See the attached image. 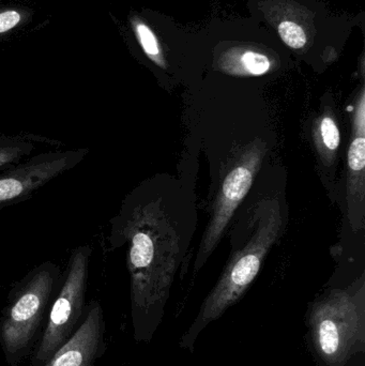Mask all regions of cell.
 <instances>
[{
    "instance_id": "obj_1",
    "label": "cell",
    "mask_w": 365,
    "mask_h": 366,
    "mask_svg": "<svg viewBox=\"0 0 365 366\" xmlns=\"http://www.w3.org/2000/svg\"><path fill=\"white\" fill-rule=\"evenodd\" d=\"M109 243L111 249L128 244L133 337L150 343L162 324L179 262L177 232L160 204L139 189L111 219Z\"/></svg>"
},
{
    "instance_id": "obj_2",
    "label": "cell",
    "mask_w": 365,
    "mask_h": 366,
    "mask_svg": "<svg viewBox=\"0 0 365 366\" xmlns=\"http://www.w3.org/2000/svg\"><path fill=\"white\" fill-rule=\"evenodd\" d=\"M306 343L317 366H365V284L332 287L309 305Z\"/></svg>"
},
{
    "instance_id": "obj_3",
    "label": "cell",
    "mask_w": 365,
    "mask_h": 366,
    "mask_svg": "<svg viewBox=\"0 0 365 366\" xmlns=\"http://www.w3.org/2000/svg\"><path fill=\"white\" fill-rule=\"evenodd\" d=\"M282 226L280 204L276 198L259 204V219L250 241L234 254L221 274L218 283L206 297L196 318L184 333L179 347L194 352L201 333L242 298L259 275L264 259L278 239Z\"/></svg>"
},
{
    "instance_id": "obj_4",
    "label": "cell",
    "mask_w": 365,
    "mask_h": 366,
    "mask_svg": "<svg viewBox=\"0 0 365 366\" xmlns=\"http://www.w3.org/2000/svg\"><path fill=\"white\" fill-rule=\"evenodd\" d=\"M61 277L60 267L46 260L9 292L0 313V348L8 366H19L31 357Z\"/></svg>"
},
{
    "instance_id": "obj_5",
    "label": "cell",
    "mask_w": 365,
    "mask_h": 366,
    "mask_svg": "<svg viewBox=\"0 0 365 366\" xmlns=\"http://www.w3.org/2000/svg\"><path fill=\"white\" fill-rule=\"evenodd\" d=\"M91 255V247L87 244L79 245L71 252L41 337L30 357V366H42L49 361L81 322L87 305L86 292Z\"/></svg>"
},
{
    "instance_id": "obj_6",
    "label": "cell",
    "mask_w": 365,
    "mask_h": 366,
    "mask_svg": "<svg viewBox=\"0 0 365 366\" xmlns=\"http://www.w3.org/2000/svg\"><path fill=\"white\" fill-rule=\"evenodd\" d=\"M266 152L267 148L265 143L259 139L252 142L242 150L235 164L227 173L216 197L211 219L199 247L195 262L196 272L201 270V267L207 262L220 242L225 228L231 222L236 209L248 195L255 176L265 158Z\"/></svg>"
},
{
    "instance_id": "obj_7",
    "label": "cell",
    "mask_w": 365,
    "mask_h": 366,
    "mask_svg": "<svg viewBox=\"0 0 365 366\" xmlns=\"http://www.w3.org/2000/svg\"><path fill=\"white\" fill-rule=\"evenodd\" d=\"M88 154L87 148H56L0 172V209L29 199L39 189L76 167Z\"/></svg>"
},
{
    "instance_id": "obj_8",
    "label": "cell",
    "mask_w": 365,
    "mask_h": 366,
    "mask_svg": "<svg viewBox=\"0 0 365 366\" xmlns=\"http://www.w3.org/2000/svg\"><path fill=\"white\" fill-rule=\"evenodd\" d=\"M106 350L104 311L98 300H91L76 330L42 366H98Z\"/></svg>"
},
{
    "instance_id": "obj_9",
    "label": "cell",
    "mask_w": 365,
    "mask_h": 366,
    "mask_svg": "<svg viewBox=\"0 0 365 366\" xmlns=\"http://www.w3.org/2000/svg\"><path fill=\"white\" fill-rule=\"evenodd\" d=\"M365 137L353 135L347 152V204L351 227L359 232L364 226Z\"/></svg>"
},
{
    "instance_id": "obj_10",
    "label": "cell",
    "mask_w": 365,
    "mask_h": 366,
    "mask_svg": "<svg viewBox=\"0 0 365 366\" xmlns=\"http://www.w3.org/2000/svg\"><path fill=\"white\" fill-rule=\"evenodd\" d=\"M276 12L268 16L271 25L276 28L283 42L294 51H304L311 45L313 38L312 25L309 23L308 16H300L301 9L291 6H281L274 8Z\"/></svg>"
},
{
    "instance_id": "obj_11",
    "label": "cell",
    "mask_w": 365,
    "mask_h": 366,
    "mask_svg": "<svg viewBox=\"0 0 365 366\" xmlns=\"http://www.w3.org/2000/svg\"><path fill=\"white\" fill-rule=\"evenodd\" d=\"M39 143L60 147V142L51 141L31 133L1 134L0 133V172L23 162L31 156Z\"/></svg>"
},
{
    "instance_id": "obj_12",
    "label": "cell",
    "mask_w": 365,
    "mask_h": 366,
    "mask_svg": "<svg viewBox=\"0 0 365 366\" xmlns=\"http://www.w3.org/2000/svg\"><path fill=\"white\" fill-rule=\"evenodd\" d=\"M220 70L237 76H259L269 72L272 62L266 54L252 49H237L224 54L220 59Z\"/></svg>"
},
{
    "instance_id": "obj_13",
    "label": "cell",
    "mask_w": 365,
    "mask_h": 366,
    "mask_svg": "<svg viewBox=\"0 0 365 366\" xmlns=\"http://www.w3.org/2000/svg\"><path fill=\"white\" fill-rule=\"evenodd\" d=\"M313 139L321 160L331 167L341 144L340 129L332 112H326L317 118L313 124Z\"/></svg>"
},
{
    "instance_id": "obj_14",
    "label": "cell",
    "mask_w": 365,
    "mask_h": 366,
    "mask_svg": "<svg viewBox=\"0 0 365 366\" xmlns=\"http://www.w3.org/2000/svg\"><path fill=\"white\" fill-rule=\"evenodd\" d=\"M135 31H136L137 39H139L144 51L149 57V59L160 68L166 69V61H165L162 49H161L160 43H159L154 32L146 24L141 23V21L135 23Z\"/></svg>"
},
{
    "instance_id": "obj_15",
    "label": "cell",
    "mask_w": 365,
    "mask_h": 366,
    "mask_svg": "<svg viewBox=\"0 0 365 366\" xmlns=\"http://www.w3.org/2000/svg\"><path fill=\"white\" fill-rule=\"evenodd\" d=\"M353 135L365 137V92L362 86L356 100L353 117Z\"/></svg>"
},
{
    "instance_id": "obj_16",
    "label": "cell",
    "mask_w": 365,
    "mask_h": 366,
    "mask_svg": "<svg viewBox=\"0 0 365 366\" xmlns=\"http://www.w3.org/2000/svg\"><path fill=\"white\" fill-rule=\"evenodd\" d=\"M21 21V15L16 11H6L0 13V34L12 29Z\"/></svg>"
}]
</instances>
